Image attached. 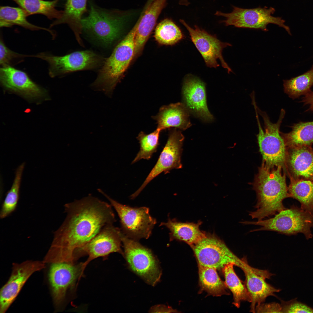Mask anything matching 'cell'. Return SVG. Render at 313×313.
I'll return each instance as SVG.
<instances>
[{
	"instance_id": "17",
	"label": "cell",
	"mask_w": 313,
	"mask_h": 313,
	"mask_svg": "<svg viewBox=\"0 0 313 313\" xmlns=\"http://www.w3.org/2000/svg\"><path fill=\"white\" fill-rule=\"evenodd\" d=\"M0 81L5 89L28 100L41 99L47 95L46 90L32 81L26 72L11 66L1 68Z\"/></svg>"
},
{
	"instance_id": "23",
	"label": "cell",
	"mask_w": 313,
	"mask_h": 313,
	"mask_svg": "<svg viewBox=\"0 0 313 313\" xmlns=\"http://www.w3.org/2000/svg\"><path fill=\"white\" fill-rule=\"evenodd\" d=\"M201 223L200 222L196 223L182 222L169 218L167 222H162L160 226L164 225L169 229L170 241L176 239L184 242L191 246L205 235L200 229Z\"/></svg>"
},
{
	"instance_id": "2",
	"label": "cell",
	"mask_w": 313,
	"mask_h": 313,
	"mask_svg": "<svg viewBox=\"0 0 313 313\" xmlns=\"http://www.w3.org/2000/svg\"><path fill=\"white\" fill-rule=\"evenodd\" d=\"M280 167H270L262 163L253 183L257 195L256 210L249 215L258 220L274 215L286 209L283 201L290 197L286 182V174Z\"/></svg>"
},
{
	"instance_id": "15",
	"label": "cell",
	"mask_w": 313,
	"mask_h": 313,
	"mask_svg": "<svg viewBox=\"0 0 313 313\" xmlns=\"http://www.w3.org/2000/svg\"><path fill=\"white\" fill-rule=\"evenodd\" d=\"M84 270L83 263L58 262L52 263L48 278L52 295L56 305L64 300L67 290L80 279Z\"/></svg>"
},
{
	"instance_id": "32",
	"label": "cell",
	"mask_w": 313,
	"mask_h": 313,
	"mask_svg": "<svg viewBox=\"0 0 313 313\" xmlns=\"http://www.w3.org/2000/svg\"><path fill=\"white\" fill-rule=\"evenodd\" d=\"M154 37L156 41L161 44L172 45L182 39L184 36L180 28L172 21L166 19L156 26Z\"/></svg>"
},
{
	"instance_id": "6",
	"label": "cell",
	"mask_w": 313,
	"mask_h": 313,
	"mask_svg": "<svg viewBox=\"0 0 313 313\" xmlns=\"http://www.w3.org/2000/svg\"><path fill=\"white\" fill-rule=\"evenodd\" d=\"M191 247L198 265L220 270L226 265L233 263L241 269L248 263L245 257L239 258L223 241L214 234H205L199 241Z\"/></svg>"
},
{
	"instance_id": "30",
	"label": "cell",
	"mask_w": 313,
	"mask_h": 313,
	"mask_svg": "<svg viewBox=\"0 0 313 313\" xmlns=\"http://www.w3.org/2000/svg\"><path fill=\"white\" fill-rule=\"evenodd\" d=\"M17 3L25 12L27 16L41 14L50 19H59L63 11L56 8L59 0L46 1L44 0H12Z\"/></svg>"
},
{
	"instance_id": "28",
	"label": "cell",
	"mask_w": 313,
	"mask_h": 313,
	"mask_svg": "<svg viewBox=\"0 0 313 313\" xmlns=\"http://www.w3.org/2000/svg\"><path fill=\"white\" fill-rule=\"evenodd\" d=\"M290 178L288 187L290 197L298 201L302 209L313 214V182L310 179Z\"/></svg>"
},
{
	"instance_id": "25",
	"label": "cell",
	"mask_w": 313,
	"mask_h": 313,
	"mask_svg": "<svg viewBox=\"0 0 313 313\" xmlns=\"http://www.w3.org/2000/svg\"><path fill=\"white\" fill-rule=\"evenodd\" d=\"M199 282L201 290L213 296H220L230 294L225 281L218 275L216 269L198 265Z\"/></svg>"
},
{
	"instance_id": "13",
	"label": "cell",
	"mask_w": 313,
	"mask_h": 313,
	"mask_svg": "<svg viewBox=\"0 0 313 313\" xmlns=\"http://www.w3.org/2000/svg\"><path fill=\"white\" fill-rule=\"evenodd\" d=\"M184 137L175 128L170 132L167 142L155 165L141 187L131 195L136 198L152 180L162 172L166 174L173 169L182 167L181 157Z\"/></svg>"
},
{
	"instance_id": "29",
	"label": "cell",
	"mask_w": 313,
	"mask_h": 313,
	"mask_svg": "<svg viewBox=\"0 0 313 313\" xmlns=\"http://www.w3.org/2000/svg\"><path fill=\"white\" fill-rule=\"evenodd\" d=\"M235 264L230 263L222 269L227 288L232 292L233 298L232 304L239 308L242 301L251 303V299L247 289L236 273L234 268Z\"/></svg>"
},
{
	"instance_id": "19",
	"label": "cell",
	"mask_w": 313,
	"mask_h": 313,
	"mask_svg": "<svg viewBox=\"0 0 313 313\" xmlns=\"http://www.w3.org/2000/svg\"><path fill=\"white\" fill-rule=\"evenodd\" d=\"M241 269L245 277L244 283L251 299L250 311L255 313L256 305L264 303L269 296H275V293L280 290L266 281V279L270 278L274 275L268 271L254 268L248 263Z\"/></svg>"
},
{
	"instance_id": "3",
	"label": "cell",
	"mask_w": 313,
	"mask_h": 313,
	"mask_svg": "<svg viewBox=\"0 0 313 313\" xmlns=\"http://www.w3.org/2000/svg\"><path fill=\"white\" fill-rule=\"evenodd\" d=\"M256 106L254 108L259 128L256 137L263 163L270 167H280L287 173V148L280 131L285 111L281 109L277 121L273 123L265 112L256 105Z\"/></svg>"
},
{
	"instance_id": "12",
	"label": "cell",
	"mask_w": 313,
	"mask_h": 313,
	"mask_svg": "<svg viewBox=\"0 0 313 313\" xmlns=\"http://www.w3.org/2000/svg\"><path fill=\"white\" fill-rule=\"evenodd\" d=\"M121 229L114 227L113 224L105 226L92 239L77 250L75 254L76 258L88 256L87 260L83 263L85 269L91 261L98 257H105L114 252L123 256L121 247Z\"/></svg>"
},
{
	"instance_id": "41",
	"label": "cell",
	"mask_w": 313,
	"mask_h": 313,
	"mask_svg": "<svg viewBox=\"0 0 313 313\" xmlns=\"http://www.w3.org/2000/svg\"><path fill=\"white\" fill-rule=\"evenodd\" d=\"M312 180H313V178H312Z\"/></svg>"
},
{
	"instance_id": "20",
	"label": "cell",
	"mask_w": 313,
	"mask_h": 313,
	"mask_svg": "<svg viewBox=\"0 0 313 313\" xmlns=\"http://www.w3.org/2000/svg\"><path fill=\"white\" fill-rule=\"evenodd\" d=\"M287 174L294 179L312 180L313 178V152L311 147L287 148Z\"/></svg>"
},
{
	"instance_id": "37",
	"label": "cell",
	"mask_w": 313,
	"mask_h": 313,
	"mask_svg": "<svg viewBox=\"0 0 313 313\" xmlns=\"http://www.w3.org/2000/svg\"><path fill=\"white\" fill-rule=\"evenodd\" d=\"M282 313L281 304L273 302L262 303L256 305L255 313Z\"/></svg>"
},
{
	"instance_id": "36",
	"label": "cell",
	"mask_w": 313,
	"mask_h": 313,
	"mask_svg": "<svg viewBox=\"0 0 313 313\" xmlns=\"http://www.w3.org/2000/svg\"><path fill=\"white\" fill-rule=\"evenodd\" d=\"M281 301L280 304L283 313H313V309L297 301L296 299Z\"/></svg>"
},
{
	"instance_id": "8",
	"label": "cell",
	"mask_w": 313,
	"mask_h": 313,
	"mask_svg": "<svg viewBox=\"0 0 313 313\" xmlns=\"http://www.w3.org/2000/svg\"><path fill=\"white\" fill-rule=\"evenodd\" d=\"M98 192L110 202L117 212L120 219L122 233L128 237L136 240L148 239L156 223V219L149 213L146 207L132 208L123 205L111 198L101 190Z\"/></svg>"
},
{
	"instance_id": "31",
	"label": "cell",
	"mask_w": 313,
	"mask_h": 313,
	"mask_svg": "<svg viewBox=\"0 0 313 313\" xmlns=\"http://www.w3.org/2000/svg\"><path fill=\"white\" fill-rule=\"evenodd\" d=\"M285 92L294 99L305 95L313 85V65L310 70L304 73L290 79L283 80Z\"/></svg>"
},
{
	"instance_id": "11",
	"label": "cell",
	"mask_w": 313,
	"mask_h": 313,
	"mask_svg": "<svg viewBox=\"0 0 313 313\" xmlns=\"http://www.w3.org/2000/svg\"><path fill=\"white\" fill-rule=\"evenodd\" d=\"M46 61L51 77L78 71L94 69L103 61L99 56L90 50L74 52L63 56L41 53L34 56Z\"/></svg>"
},
{
	"instance_id": "35",
	"label": "cell",
	"mask_w": 313,
	"mask_h": 313,
	"mask_svg": "<svg viewBox=\"0 0 313 313\" xmlns=\"http://www.w3.org/2000/svg\"><path fill=\"white\" fill-rule=\"evenodd\" d=\"M31 56L16 53L9 49L1 37L0 41V64L2 66H11L16 61H21L24 57Z\"/></svg>"
},
{
	"instance_id": "42",
	"label": "cell",
	"mask_w": 313,
	"mask_h": 313,
	"mask_svg": "<svg viewBox=\"0 0 313 313\" xmlns=\"http://www.w3.org/2000/svg\"><path fill=\"white\" fill-rule=\"evenodd\" d=\"M312 151H313V149H312Z\"/></svg>"
},
{
	"instance_id": "5",
	"label": "cell",
	"mask_w": 313,
	"mask_h": 313,
	"mask_svg": "<svg viewBox=\"0 0 313 313\" xmlns=\"http://www.w3.org/2000/svg\"><path fill=\"white\" fill-rule=\"evenodd\" d=\"M272 218L256 221H244L245 225L259 226L251 231H271L286 235L303 233L307 239L312 238L313 214L301 208L293 205L277 213Z\"/></svg>"
},
{
	"instance_id": "39",
	"label": "cell",
	"mask_w": 313,
	"mask_h": 313,
	"mask_svg": "<svg viewBox=\"0 0 313 313\" xmlns=\"http://www.w3.org/2000/svg\"><path fill=\"white\" fill-rule=\"evenodd\" d=\"M302 98L301 102L304 105H309V108L307 111H313V91H311L305 94Z\"/></svg>"
},
{
	"instance_id": "1",
	"label": "cell",
	"mask_w": 313,
	"mask_h": 313,
	"mask_svg": "<svg viewBox=\"0 0 313 313\" xmlns=\"http://www.w3.org/2000/svg\"><path fill=\"white\" fill-rule=\"evenodd\" d=\"M64 207L66 217L54 232L43 261L46 263L74 262L78 249L116 221L111 205L90 195L65 204Z\"/></svg>"
},
{
	"instance_id": "27",
	"label": "cell",
	"mask_w": 313,
	"mask_h": 313,
	"mask_svg": "<svg viewBox=\"0 0 313 313\" xmlns=\"http://www.w3.org/2000/svg\"><path fill=\"white\" fill-rule=\"evenodd\" d=\"M27 16L24 11L20 7L0 6V27H9L17 25L32 30H43L49 32L53 37H54L55 33L54 31L30 23L27 19Z\"/></svg>"
},
{
	"instance_id": "4",
	"label": "cell",
	"mask_w": 313,
	"mask_h": 313,
	"mask_svg": "<svg viewBox=\"0 0 313 313\" xmlns=\"http://www.w3.org/2000/svg\"><path fill=\"white\" fill-rule=\"evenodd\" d=\"M135 24L117 46L110 56L104 60L97 78L92 84L94 89L111 97L134 57Z\"/></svg>"
},
{
	"instance_id": "21",
	"label": "cell",
	"mask_w": 313,
	"mask_h": 313,
	"mask_svg": "<svg viewBox=\"0 0 313 313\" xmlns=\"http://www.w3.org/2000/svg\"><path fill=\"white\" fill-rule=\"evenodd\" d=\"M167 0H149L139 20L136 24L134 56L143 49Z\"/></svg>"
},
{
	"instance_id": "40",
	"label": "cell",
	"mask_w": 313,
	"mask_h": 313,
	"mask_svg": "<svg viewBox=\"0 0 313 313\" xmlns=\"http://www.w3.org/2000/svg\"><path fill=\"white\" fill-rule=\"evenodd\" d=\"M188 0H180L179 4L181 5L187 6L189 4Z\"/></svg>"
},
{
	"instance_id": "26",
	"label": "cell",
	"mask_w": 313,
	"mask_h": 313,
	"mask_svg": "<svg viewBox=\"0 0 313 313\" xmlns=\"http://www.w3.org/2000/svg\"><path fill=\"white\" fill-rule=\"evenodd\" d=\"M290 127L292 130L290 132H280L287 148L311 147L313 143V121L300 122Z\"/></svg>"
},
{
	"instance_id": "9",
	"label": "cell",
	"mask_w": 313,
	"mask_h": 313,
	"mask_svg": "<svg viewBox=\"0 0 313 313\" xmlns=\"http://www.w3.org/2000/svg\"><path fill=\"white\" fill-rule=\"evenodd\" d=\"M123 256L131 270L148 284L155 285L160 280L161 272L156 258L149 249L122 232Z\"/></svg>"
},
{
	"instance_id": "24",
	"label": "cell",
	"mask_w": 313,
	"mask_h": 313,
	"mask_svg": "<svg viewBox=\"0 0 313 313\" xmlns=\"http://www.w3.org/2000/svg\"><path fill=\"white\" fill-rule=\"evenodd\" d=\"M87 0H67L61 17L50 26L51 28L61 23L68 24L74 32L77 40L81 43L80 35L82 30V17L86 11Z\"/></svg>"
},
{
	"instance_id": "14",
	"label": "cell",
	"mask_w": 313,
	"mask_h": 313,
	"mask_svg": "<svg viewBox=\"0 0 313 313\" xmlns=\"http://www.w3.org/2000/svg\"><path fill=\"white\" fill-rule=\"evenodd\" d=\"M180 21L188 31L192 41L201 54L208 67L214 68L219 67V65L217 61L219 59L222 66L227 69L229 74L232 72L222 55L223 48L232 46L231 44L221 41L215 35L209 34L197 26L192 28L183 20L180 19Z\"/></svg>"
},
{
	"instance_id": "34",
	"label": "cell",
	"mask_w": 313,
	"mask_h": 313,
	"mask_svg": "<svg viewBox=\"0 0 313 313\" xmlns=\"http://www.w3.org/2000/svg\"><path fill=\"white\" fill-rule=\"evenodd\" d=\"M161 131L156 129L152 132L146 134L140 132L137 138L140 145V150L132 162L133 164L142 159L149 160L155 153L159 145V139Z\"/></svg>"
},
{
	"instance_id": "22",
	"label": "cell",
	"mask_w": 313,
	"mask_h": 313,
	"mask_svg": "<svg viewBox=\"0 0 313 313\" xmlns=\"http://www.w3.org/2000/svg\"><path fill=\"white\" fill-rule=\"evenodd\" d=\"M189 111L183 103H178L163 105L158 114L152 117L161 131L172 127L186 130L191 125Z\"/></svg>"
},
{
	"instance_id": "16",
	"label": "cell",
	"mask_w": 313,
	"mask_h": 313,
	"mask_svg": "<svg viewBox=\"0 0 313 313\" xmlns=\"http://www.w3.org/2000/svg\"><path fill=\"white\" fill-rule=\"evenodd\" d=\"M45 263L43 261L30 260L20 264L13 263L11 276L0 290L1 313L7 310L30 277L34 272L44 268Z\"/></svg>"
},
{
	"instance_id": "38",
	"label": "cell",
	"mask_w": 313,
	"mask_h": 313,
	"mask_svg": "<svg viewBox=\"0 0 313 313\" xmlns=\"http://www.w3.org/2000/svg\"><path fill=\"white\" fill-rule=\"evenodd\" d=\"M151 312H176V310L163 305H158L153 307L150 310Z\"/></svg>"
},
{
	"instance_id": "18",
	"label": "cell",
	"mask_w": 313,
	"mask_h": 313,
	"mask_svg": "<svg viewBox=\"0 0 313 313\" xmlns=\"http://www.w3.org/2000/svg\"><path fill=\"white\" fill-rule=\"evenodd\" d=\"M184 103L189 112L202 121L209 122L213 117L208 108L205 83L191 75L185 77L182 88Z\"/></svg>"
},
{
	"instance_id": "33",
	"label": "cell",
	"mask_w": 313,
	"mask_h": 313,
	"mask_svg": "<svg viewBox=\"0 0 313 313\" xmlns=\"http://www.w3.org/2000/svg\"><path fill=\"white\" fill-rule=\"evenodd\" d=\"M25 165V163H23L16 170L12 186L7 192L2 205L0 212L1 219L7 217L16 208L19 200L20 185Z\"/></svg>"
},
{
	"instance_id": "10",
	"label": "cell",
	"mask_w": 313,
	"mask_h": 313,
	"mask_svg": "<svg viewBox=\"0 0 313 313\" xmlns=\"http://www.w3.org/2000/svg\"><path fill=\"white\" fill-rule=\"evenodd\" d=\"M232 11L226 13L217 11L215 15L224 17L222 22L226 26H233L239 28L259 29L268 31L267 26L269 24L276 25L284 28L290 35L289 27L285 24V21L279 17L273 16L275 12L272 7L246 9L233 6Z\"/></svg>"
},
{
	"instance_id": "7",
	"label": "cell",
	"mask_w": 313,
	"mask_h": 313,
	"mask_svg": "<svg viewBox=\"0 0 313 313\" xmlns=\"http://www.w3.org/2000/svg\"><path fill=\"white\" fill-rule=\"evenodd\" d=\"M125 16L91 5L88 15L81 19L82 30L92 34L104 46H108L120 36Z\"/></svg>"
}]
</instances>
